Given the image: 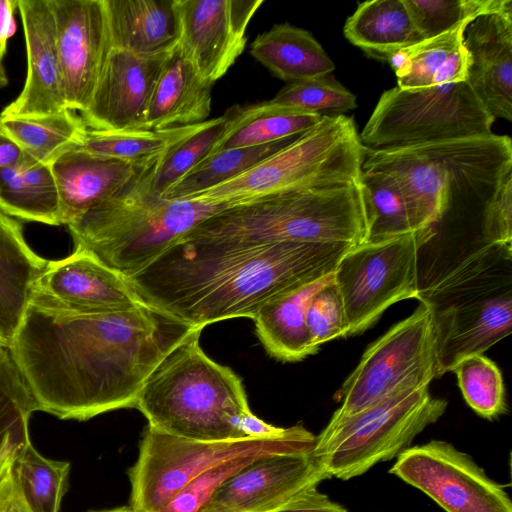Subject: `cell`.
<instances>
[{
	"label": "cell",
	"mask_w": 512,
	"mask_h": 512,
	"mask_svg": "<svg viewBox=\"0 0 512 512\" xmlns=\"http://www.w3.org/2000/svg\"><path fill=\"white\" fill-rule=\"evenodd\" d=\"M203 327L194 328L152 371L135 408L148 426L185 439H247L250 414L242 379L212 360L200 346Z\"/></svg>",
	"instance_id": "5b68a950"
},
{
	"label": "cell",
	"mask_w": 512,
	"mask_h": 512,
	"mask_svg": "<svg viewBox=\"0 0 512 512\" xmlns=\"http://www.w3.org/2000/svg\"><path fill=\"white\" fill-rule=\"evenodd\" d=\"M480 243L512 248V173L503 180L485 215Z\"/></svg>",
	"instance_id": "ee69618b"
},
{
	"label": "cell",
	"mask_w": 512,
	"mask_h": 512,
	"mask_svg": "<svg viewBox=\"0 0 512 512\" xmlns=\"http://www.w3.org/2000/svg\"><path fill=\"white\" fill-rule=\"evenodd\" d=\"M343 33L367 55L386 62L397 52L425 40L404 0H371L358 4L346 20Z\"/></svg>",
	"instance_id": "4dcf8cb0"
},
{
	"label": "cell",
	"mask_w": 512,
	"mask_h": 512,
	"mask_svg": "<svg viewBox=\"0 0 512 512\" xmlns=\"http://www.w3.org/2000/svg\"><path fill=\"white\" fill-rule=\"evenodd\" d=\"M177 47L169 54L138 129L163 130L206 121L211 112L212 87Z\"/></svg>",
	"instance_id": "603a6c76"
},
{
	"label": "cell",
	"mask_w": 512,
	"mask_h": 512,
	"mask_svg": "<svg viewBox=\"0 0 512 512\" xmlns=\"http://www.w3.org/2000/svg\"><path fill=\"white\" fill-rule=\"evenodd\" d=\"M203 124L204 121L163 130L136 129L116 132L88 130L83 143L78 147L94 155L143 164L188 138Z\"/></svg>",
	"instance_id": "836d02e7"
},
{
	"label": "cell",
	"mask_w": 512,
	"mask_h": 512,
	"mask_svg": "<svg viewBox=\"0 0 512 512\" xmlns=\"http://www.w3.org/2000/svg\"><path fill=\"white\" fill-rule=\"evenodd\" d=\"M307 328L312 346L346 337L347 322L342 300L334 280L318 291L307 309Z\"/></svg>",
	"instance_id": "7bdbcfd3"
},
{
	"label": "cell",
	"mask_w": 512,
	"mask_h": 512,
	"mask_svg": "<svg viewBox=\"0 0 512 512\" xmlns=\"http://www.w3.org/2000/svg\"><path fill=\"white\" fill-rule=\"evenodd\" d=\"M461 24L394 54L388 61L401 89H421L467 79L469 56Z\"/></svg>",
	"instance_id": "4316f807"
},
{
	"label": "cell",
	"mask_w": 512,
	"mask_h": 512,
	"mask_svg": "<svg viewBox=\"0 0 512 512\" xmlns=\"http://www.w3.org/2000/svg\"><path fill=\"white\" fill-rule=\"evenodd\" d=\"M13 470L30 512H59L70 472V463L44 457L30 441L17 455Z\"/></svg>",
	"instance_id": "d590c367"
},
{
	"label": "cell",
	"mask_w": 512,
	"mask_h": 512,
	"mask_svg": "<svg viewBox=\"0 0 512 512\" xmlns=\"http://www.w3.org/2000/svg\"><path fill=\"white\" fill-rule=\"evenodd\" d=\"M92 512H137V511H135L131 506H129V507H119V508L110 509V510L92 511Z\"/></svg>",
	"instance_id": "681fc988"
},
{
	"label": "cell",
	"mask_w": 512,
	"mask_h": 512,
	"mask_svg": "<svg viewBox=\"0 0 512 512\" xmlns=\"http://www.w3.org/2000/svg\"><path fill=\"white\" fill-rule=\"evenodd\" d=\"M263 0H175L176 47L214 84L244 51L247 27Z\"/></svg>",
	"instance_id": "9a60e30c"
},
{
	"label": "cell",
	"mask_w": 512,
	"mask_h": 512,
	"mask_svg": "<svg viewBox=\"0 0 512 512\" xmlns=\"http://www.w3.org/2000/svg\"><path fill=\"white\" fill-rule=\"evenodd\" d=\"M250 54L288 83L330 75L335 69L313 35L289 23L275 24L259 34L250 45Z\"/></svg>",
	"instance_id": "f546056e"
},
{
	"label": "cell",
	"mask_w": 512,
	"mask_h": 512,
	"mask_svg": "<svg viewBox=\"0 0 512 512\" xmlns=\"http://www.w3.org/2000/svg\"><path fill=\"white\" fill-rule=\"evenodd\" d=\"M352 247L178 240L127 280L145 303L204 328L225 319H253L267 302L333 273Z\"/></svg>",
	"instance_id": "7a4b0ae2"
},
{
	"label": "cell",
	"mask_w": 512,
	"mask_h": 512,
	"mask_svg": "<svg viewBox=\"0 0 512 512\" xmlns=\"http://www.w3.org/2000/svg\"><path fill=\"white\" fill-rule=\"evenodd\" d=\"M271 100L321 117L344 115L357 107L356 96L330 75L290 82Z\"/></svg>",
	"instance_id": "ab89813d"
},
{
	"label": "cell",
	"mask_w": 512,
	"mask_h": 512,
	"mask_svg": "<svg viewBox=\"0 0 512 512\" xmlns=\"http://www.w3.org/2000/svg\"><path fill=\"white\" fill-rule=\"evenodd\" d=\"M8 349L0 345V362L7 355Z\"/></svg>",
	"instance_id": "f907efd6"
},
{
	"label": "cell",
	"mask_w": 512,
	"mask_h": 512,
	"mask_svg": "<svg viewBox=\"0 0 512 512\" xmlns=\"http://www.w3.org/2000/svg\"><path fill=\"white\" fill-rule=\"evenodd\" d=\"M466 403L480 416L493 419L507 411L503 377L498 366L482 355H472L453 368Z\"/></svg>",
	"instance_id": "f35d334b"
},
{
	"label": "cell",
	"mask_w": 512,
	"mask_h": 512,
	"mask_svg": "<svg viewBox=\"0 0 512 512\" xmlns=\"http://www.w3.org/2000/svg\"><path fill=\"white\" fill-rule=\"evenodd\" d=\"M389 472L424 492L446 512H512L504 487L446 441L406 448Z\"/></svg>",
	"instance_id": "5bb4252c"
},
{
	"label": "cell",
	"mask_w": 512,
	"mask_h": 512,
	"mask_svg": "<svg viewBox=\"0 0 512 512\" xmlns=\"http://www.w3.org/2000/svg\"><path fill=\"white\" fill-rule=\"evenodd\" d=\"M147 163V162H145ZM91 154L78 146L53 164L61 224L69 225L120 190L145 164Z\"/></svg>",
	"instance_id": "7402d4cb"
},
{
	"label": "cell",
	"mask_w": 512,
	"mask_h": 512,
	"mask_svg": "<svg viewBox=\"0 0 512 512\" xmlns=\"http://www.w3.org/2000/svg\"><path fill=\"white\" fill-rule=\"evenodd\" d=\"M47 261L28 245L22 224L0 210V345L7 349Z\"/></svg>",
	"instance_id": "cb8c5ba5"
},
{
	"label": "cell",
	"mask_w": 512,
	"mask_h": 512,
	"mask_svg": "<svg viewBox=\"0 0 512 512\" xmlns=\"http://www.w3.org/2000/svg\"><path fill=\"white\" fill-rule=\"evenodd\" d=\"M437 338L430 309L420 303L407 318L371 343L335 393L334 425L414 381L437 378Z\"/></svg>",
	"instance_id": "4fadbf2b"
},
{
	"label": "cell",
	"mask_w": 512,
	"mask_h": 512,
	"mask_svg": "<svg viewBox=\"0 0 512 512\" xmlns=\"http://www.w3.org/2000/svg\"><path fill=\"white\" fill-rule=\"evenodd\" d=\"M36 411L9 352L0 362V469L31 441L29 419Z\"/></svg>",
	"instance_id": "8d00e7d4"
},
{
	"label": "cell",
	"mask_w": 512,
	"mask_h": 512,
	"mask_svg": "<svg viewBox=\"0 0 512 512\" xmlns=\"http://www.w3.org/2000/svg\"><path fill=\"white\" fill-rule=\"evenodd\" d=\"M362 170L391 175L406 200L415 228L473 226L485 215L505 177L512 173V141L485 136L399 149L364 147Z\"/></svg>",
	"instance_id": "3957f363"
},
{
	"label": "cell",
	"mask_w": 512,
	"mask_h": 512,
	"mask_svg": "<svg viewBox=\"0 0 512 512\" xmlns=\"http://www.w3.org/2000/svg\"><path fill=\"white\" fill-rule=\"evenodd\" d=\"M334 280V272L264 304L253 318L256 334L267 353L283 362L313 355L306 314L310 301Z\"/></svg>",
	"instance_id": "484cf974"
},
{
	"label": "cell",
	"mask_w": 512,
	"mask_h": 512,
	"mask_svg": "<svg viewBox=\"0 0 512 512\" xmlns=\"http://www.w3.org/2000/svg\"><path fill=\"white\" fill-rule=\"evenodd\" d=\"M435 237L433 228H423L362 243L342 256L334 282L346 316V337L364 332L391 305L417 297L419 251Z\"/></svg>",
	"instance_id": "7c38bea8"
},
{
	"label": "cell",
	"mask_w": 512,
	"mask_h": 512,
	"mask_svg": "<svg viewBox=\"0 0 512 512\" xmlns=\"http://www.w3.org/2000/svg\"><path fill=\"white\" fill-rule=\"evenodd\" d=\"M18 8V0H0V87L8 83L3 65L8 39L15 33L16 23L14 12Z\"/></svg>",
	"instance_id": "7dc6e473"
},
{
	"label": "cell",
	"mask_w": 512,
	"mask_h": 512,
	"mask_svg": "<svg viewBox=\"0 0 512 512\" xmlns=\"http://www.w3.org/2000/svg\"><path fill=\"white\" fill-rule=\"evenodd\" d=\"M428 381L409 382L389 396L316 436L314 454L332 477L349 480L398 456L445 412L447 401L430 395Z\"/></svg>",
	"instance_id": "9c48e42d"
},
{
	"label": "cell",
	"mask_w": 512,
	"mask_h": 512,
	"mask_svg": "<svg viewBox=\"0 0 512 512\" xmlns=\"http://www.w3.org/2000/svg\"><path fill=\"white\" fill-rule=\"evenodd\" d=\"M32 294L57 307L85 313L147 304L124 275L82 247L62 259L47 261Z\"/></svg>",
	"instance_id": "ac0fdd59"
},
{
	"label": "cell",
	"mask_w": 512,
	"mask_h": 512,
	"mask_svg": "<svg viewBox=\"0 0 512 512\" xmlns=\"http://www.w3.org/2000/svg\"><path fill=\"white\" fill-rule=\"evenodd\" d=\"M66 108L88 107L112 50L104 0H50Z\"/></svg>",
	"instance_id": "2e32d148"
},
{
	"label": "cell",
	"mask_w": 512,
	"mask_h": 512,
	"mask_svg": "<svg viewBox=\"0 0 512 512\" xmlns=\"http://www.w3.org/2000/svg\"><path fill=\"white\" fill-rule=\"evenodd\" d=\"M364 146L352 117H322L293 142L240 175L188 200L229 206L274 193L360 182Z\"/></svg>",
	"instance_id": "ba28073f"
},
{
	"label": "cell",
	"mask_w": 512,
	"mask_h": 512,
	"mask_svg": "<svg viewBox=\"0 0 512 512\" xmlns=\"http://www.w3.org/2000/svg\"><path fill=\"white\" fill-rule=\"evenodd\" d=\"M275 512H347V510L338 503L317 490V487L310 488L285 506Z\"/></svg>",
	"instance_id": "f6af8a7d"
},
{
	"label": "cell",
	"mask_w": 512,
	"mask_h": 512,
	"mask_svg": "<svg viewBox=\"0 0 512 512\" xmlns=\"http://www.w3.org/2000/svg\"><path fill=\"white\" fill-rule=\"evenodd\" d=\"M194 328L149 304L85 313L32 294L8 352L36 411L85 421L135 408L149 375Z\"/></svg>",
	"instance_id": "6da1fadb"
},
{
	"label": "cell",
	"mask_w": 512,
	"mask_h": 512,
	"mask_svg": "<svg viewBox=\"0 0 512 512\" xmlns=\"http://www.w3.org/2000/svg\"><path fill=\"white\" fill-rule=\"evenodd\" d=\"M0 129L24 153L50 165L80 146L88 131L82 118L68 109L41 116L0 117Z\"/></svg>",
	"instance_id": "1f68e13d"
},
{
	"label": "cell",
	"mask_w": 512,
	"mask_h": 512,
	"mask_svg": "<svg viewBox=\"0 0 512 512\" xmlns=\"http://www.w3.org/2000/svg\"><path fill=\"white\" fill-rule=\"evenodd\" d=\"M22 154L21 148L0 129V168L15 163Z\"/></svg>",
	"instance_id": "c3c4849f"
},
{
	"label": "cell",
	"mask_w": 512,
	"mask_h": 512,
	"mask_svg": "<svg viewBox=\"0 0 512 512\" xmlns=\"http://www.w3.org/2000/svg\"><path fill=\"white\" fill-rule=\"evenodd\" d=\"M170 53L147 56L112 49L90 103L81 113L87 129H138Z\"/></svg>",
	"instance_id": "d6986e66"
},
{
	"label": "cell",
	"mask_w": 512,
	"mask_h": 512,
	"mask_svg": "<svg viewBox=\"0 0 512 512\" xmlns=\"http://www.w3.org/2000/svg\"><path fill=\"white\" fill-rule=\"evenodd\" d=\"M261 457L243 455L215 465L191 480L159 512H202L227 480Z\"/></svg>",
	"instance_id": "b9f144b4"
},
{
	"label": "cell",
	"mask_w": 512,
	"mask_h": 512,
	"mask_svg": "<svg viewBox=\"0 0 512 512\" xmlns=\"http://www.w3.org/2000/svg\"><path fill=\"white\" fill-rule=\"evenodd\" d=\"M14 460L5 467L0 475V512H30L15 478Z\"/></svg>",
	"instance_id": "bcb514c9"
},
{
	"label": "cell",
	"mask_w": 512,
	"mask_h": 512,
	"mask_svg": "<svg viewBox=\"0 0 512 512\" xmlns=\"http://www.w3.org/2000/svg\"><path fill=\"white\" fill-rule=\"evenodd\" d=\"M161 155L145 163L110 198L67 225L75 247L91 251L126 278L152 263L199 222L229 206L161 196L154 187Z\"/></svg>",
	"instance_id": "8992f818"
},
{
	"label": "cell",
	"mask_w": 512,
	"mask_h": 512,
	"mask_svg": "<svg viewBox=\"0 0 512 512\" xmlns=\"http://www.w3.org/2000/svg\"><path fill=\"white\" fill-rule=\"evenodd\" d=\"M512 248L480 243L420 288L437 338V378L511 333Z\"/></svg>",
	"instance_id": "52a82bcc"
},
{
	"label": "cell",
	"mask_w": 512,
	"mask_h": 512,
	"mask_svg": "<svg viewBox=\"0 0 512 512\" xmlns=\"http://www.w3.org/2000/svg\"><path fill=\"white\" fill-rule=\"evenodd\" d=\"M225 116L223 131L206 156L223 150L266 145L299 136L322 119L320 115L272 100L235 105L226 111Z\"/></svg>",
	"instance_id": "83f0119b"
},
{
	"label": "cell",
	"mask_w": 512,
	"mask_h": 512,
	"mask_svg": "<svg viewBox=\"0 0 512 512\" xmlns=\"http://www.w3.org/2000/svg\"><path fill=\"white\" fill-rule=\"evenodd\" d=\"M361 184L367 216L365 242L384 241L417 230L404 195L391 175L362 170Z\"/></svg>",
	"instance_id": "e575fe53"
},
{
	"label": "cell",
	"mask_w": 512,
	"mask_h": 512,
	"mask_svg": "<svg viewBox=\"0 0 512 512\" xmlns=\"http://www.w3.org/2000/svg\"><path fill=\"white\" fill-rule=\"evenodd\" d=\"M0 210L25 221L57 226L60 199L52 165L26 153L0 168Z\"/></svg>",
	"instance_id": "f1b7e54d"
},
{
	"label": "cell",
	"mask_w": 512,
	"mask_h": 512,
	"mask_svg": "<svg viewBox=\"0 0 512 512\" xmlns=\"http://www.w3.org/2000/svg\"><path fill=\"white\" fill-rule=\"evenodd\" d=\"M112 49L170 53L178 41L175 0H104Z\"/></svg>",
	"instance_id": "d4e9b609"
},
{
	"label": "cell",
	"mask_w": 512,
	"mask_h": 512,
	"mask_svg": "<svg viewBox=\"0 0 512 512\" xmlns=\"http://www.w3.org/2000/svg\"><path fill=\"white\" fill-rule=\"evenodd\" d=\"M367 234L360 182L287 190L233 204L199 222L180 240L231 246L282 242L357 246Z\"/></svg>",
	"instance_id": "277c9868"
},
{
	"label": "cell",
	"mask_w": 512,
	"mask_h": 512,
	"mask_svg": "<svg viewBox=\"0 0 512 512\" xmlns=\"http://www.w3.org/2000/svg\"><path fill=\"white\" fill-rule=\"evenodd\" d=\"M225 122V114L204 121L198 131L161 155L154 176V187L161 196L206 157L223 131Z\"/></svg>",
	"instance_id": "60d3db41"
},
{
	"label": "cell",
	"mask_w": 512,
	"mask_h": 512,
	"mask_svg": "<svg viewBox=\"0 0 512 512\" xmlns=\"http://www.w3.org/2000/svg\"><path fill=\"white\" fill-rule=\"evenodd\" d=\"M27 51V76L19 96L0 117H31L66 110L50 0H18Z\"/></svg>",
	"instance_id": "ffe728a7"
},
{
	"label": "cell",
	"mask_w": 512,
	"mask_h": 512,
	"mask_svg": "<svg viewBox=\"0 0 512 512\" xmlns=\"http://www.w3.org/2000/svg\"><path fill=\"white\" fill-rule=\"evenodd\" d=\"M326 479L313 451L267 455L227 480L202 512H275Z\"/></svg>",
	"instance_id": "e0dca14e"
},
{
	"label": "cell",
	"mask_w": 512,
	"mask_h": 512,
	"mask_svg": "<svg viewBox=\"0 0 512 512\" xmlns=\"http://www.w3.org/2000/svg\"><path fill=\"white\" fill-rule=\"evenodd\" d=\"M494 121L467 81L396 86L382 93L359 137L371 150L399 149L485 136Z\"/></svg>",
	"instance_id": "8fae6325"
},
{
	"label": "cell",
	"mask_w": 512,
	"mask_h": 512,
	"mask_svg": "<svg viewBox=\"0 0 512 512\" xmlns=\"http://www.w3.org/2000/svg\"><path fill=\"white\" fill-rule=\"evenodd\" d=\"M316 436L302 425L272 439L198 441L172 436L149 426L144 431L135 464L128 470L130 506L137 512H159L198 475L243 455H273L313 451Z\"/></svg>",
	"instance_id": "30bf717a"
},
{
	"label": "cell",
	"mask_w": 512,
	"mask_h": 512,
	"mask_svg": "<svg viewBox=\"0 0 512 512\" xmlns=\"http://www.w3.org/2000/svg\"><path fill=\"white\" fill-rule=\"evenodd\" d=\"M464 46L472 91L495 119L512 121V9L471 21Z\"/></svg>",
	"instance_id": "44dd1931"
},
{
	"label": "cell",
	"mask_w": 512,
	"mask_h": 512,
	"mask_svg": "<svg viewBox=\"0 0 512 512\" xmlns=\"http://www.w3.org/2000/svg\"><path fill=\"white\" fill-rule=\"evenodd\" d=\"M299 136L266 145L228 149L208 155L173 184L162 196L169 199L188 200L240 175L290 144Z\"/></svg>",
	"instance_id": "d6a6232c"
},
{
	"label": "cell",
	"mask_w": 512,
	"mask_h": 512,
	"mask_svg": "<svg viewBox=\"0 0 512 512\" xmlns=\"http://www.w3.org/2000/svg\"><path fill=\"white\" fill-rule=\"evenodd\" d=\"M424 39L443 34L483 14L512 9V0H404Z\"/></svg>",
	"instance_id": "74e56055"
}]
</instances>
